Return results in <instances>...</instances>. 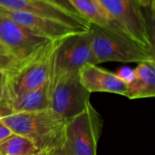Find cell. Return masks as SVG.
<instances>
[{
  "mask_svg": "<svg viewBox=\"0 0 155 155\" xmlns=\"http://www.w3.org/2000/svg\"><path fill=\"white\" fill-rule=\"evenodd\" d=\"M49 154V153H47V152H41V153H37V154L35 155H48Z\"/></svg>",
  "mask_w": 155,
  "mask_h": 155,
  "instance_id": "7402d4cb",
  "label": "cell"
},
{
  "mask_svg": "<svg viewBox=\"0 0 155 155\" xmlns=\"http://www.w3.org/2000/svg\"><path fill=\"white\" fill-rule=\"evenodd\" d=\"M0 7L56 20L80 31H87L92 26L85 19L71 15L45 0H0Z\"/></svg>",
  "mask_w": 155,
  "mask_h": 155,
  "instance_id": "9c48e42d",
  "label": "cell"
},
{
  "mask_svg": "<svg viewBox=\"0 0 155 155\" xmlns=\"http://www.w3.org/2000/svg\"><path fill=\"white\" fill-rule=\"evenodd\" d=\"M0 155H1V154H0Z\"/></svg>",
  "mask_w": 155,
  "mask_h": 155,
  "instance_id": "484cf974",
  "label": "cell"
},
{
  "mask_svg": "<svg viewBox=\"0 0 155 155\" xmlns=\"http://www.w3.org/2000/svg\"><path fill=\"white\" fill-rule=\"evenodd\" d=\"M50 41L0 14V43L20 61L32 56Z\"/></svg>",
  "mask_w": 155,
  "mask_h": 155,
  "instance_id": "ba28073f",
  "label": "cell"
},
{
  "mask_svg": "<svg viewBox=\"0 0 155 155\" xmlns=\"http://www.w3.org/2000/svg\"><path fill=\"white\" fill-rule=\"evenodd\" d=\"M13 134L28 138L41 151L55 153L65 138L68 121L52 109L11 114L1 117Z\"/></svg>",
  "mask_w": 155,
  "mask_h": 155,
  "instance_id": "6da1fadb",
  "label": "cell"
},
{
  "mask_svg": "<svg viewBox=\"0 0 155 155\" xmlns=\"http://www.w3.org/2000/svg\"><path fill=\"white\" fill-rule=\"evenodd\" d=\"M0 118H1V117H0Z\"/></svg>",
  "mask_w": 155,
  "mask_h": 155,
  "instance_id": "d4e9b609",
  "label": "cell"
},
{
  "mask_svg": "<svg viewBox=\"0 0 155 155\" xmlns=\"http://www.w3.org/2000/svg\"><path fill=\"white\" fill-rule=\"evenodd\" d=\"M0 14L27 28L35 35L52 41L64 39L79 32H84L62 22L25 12L7 10L0 7Z\"/></svg>",
  "mask_w": 155,
  "mask_h": 155,
  "instance_id": "30bf717a",
  "label": "cell"
},
{
  "mask_svg": "<svg viewBox=\"0 0 155 155\" xmlns=\"http://www.w3.org/2000/svg\"><path fill=\"white\" fill-rule=\"evenodd\" d=\"M91 33L94 64L155 61L154 52L143 47L112 25L105 27L92 25Z\"/></svg>",
  "mask_w": 155,
  "mask_h": 155,
  "instance_id": "7a4b0ae2",
  "label": "cell"
},
{
  "mask_svg": "<svg viewBox=\"0 0 155 155\" xmlns=\"http://www.w3.org/2000/svg\"><path fill=\"white\" fill-rule=\"evenodd\" d=\"M3 92H4V83H3V75L0 74V99L3 95Z\"/></svg>",
  "mask_w": 155,
  "mask_h": 155,
  "instance_id": "44dd1931",
  "label": "cell"
},
{
  "mask_svg": "<svg viewBox=\"0 0 155 155\" xmlns=\"http://www.w3.org/2000/svg\"><path fill=\"white\" fill-rule=\"evenodd\" d=\"M56 41H50L32 56L21 61L15 70L2 74L4 92L0 100H8L35 89L49 79Z\"/></svg>",
  "mask_w": 155,
  "mask_h": 155,
  "instance_id": "3957f363",
  "label": "cell"
},
{
  "mask_svg": "<svg viewBox=\"0 0 155 155\" xmlns=\"http://www.w3.org/2000/svg\"><path fill=\"white\" fill-rule=\"evenodd\" d=\"M136 1L141 5V7L151 8L153 11V3H154V0H136Z\"/></svg>",
  "mask_w": 155,
  "mask_h": 155,
  "instance_id": "ffe728a7",
  "label": "cell"
},
{
  "mask_svg": "<svg viewBox=\"0 0 155 155\" xmlns=\"http://www.w3.org/2000/svg\"><path fill=\"white\" fill-rule=\"evenodd\" d=\"M48 155H59V154H57L56 153H50Z\"/></svg>",
  "mask_w": 155,
  "mask_h": 155,
  "instance_id": "603a6c76",
  "label": "cell"
},
{
  "mask_svg": "<svg viewBox=\"0 0 155 155\" xmlns=\"http://www.w3.org/2000/svg\"><path fill=\"white\" fill-rule=\"evenodd\" d=\"M82 85L89 93H112L127 96V84L115 73L109 72L97 64H87L78 72Z\"/></svg>",
  "mask_w": 155,
  "mask_h": 155,
  "instance_id": "7c38bea8",
  "label": "cell"
},
{
  "mask_svg": "<svg viewBox=\"0 0 155 155\" xmlns=\"http://www.w3.org/2000/svg\"><path fill=\"white\" fill-rule=\"evenodd\" d=\"M11 134H13V132L0 118V143L8 138Z\"/></svg>",
  "mask_w": 155,
  "mask_h": 155,
  "instance_id": "d6986e66",
  "label": "cell"
},
{
  "mask_svg": "<svg viewBox=\"0 0 155 155\" xmlns=\"http://www.w3.org/2000/svg\"><path fill=\"white\" fill-rule=\"evenodd\" d=\"M41 151L28 138L13 134L0 143L1 155H35Z\"/></svg>",
  "mask_w": 155,
  "mask_h": 155,
  "instance_id": "9a60e30c",
  "label": "cell"
},
{
  "mask_svg": "<svg viewBox=\"0 0 155 155\" xmlns=\"http://www.w3.org/2000/svg\"><path fill=\"white\" fill-rule=\"evenodd\" d=\"M104 121L90 104L77 116L68 121L59 155H97V144L103 132Z\"/></svg>",
  "mask_w": 155,
  "mask_h": 155,
  "instance_id": "5b68a950",
  "label": "cell"
},
{
  "mask_svg": "<svg viewBox=\"0 0 155 155\" xmlns=\"http://www.w3.org/2000/svg\"><path fill=\"white\" fill-rule=\"evenodd\" d=\"M78 14L91 25L96 26H109L110 21L100 7L96 0H69Z\"/></svg>",
  "mask_w": 155,
  "mask_h": 155,
  "instance_id": "5bb4252c",
  "label": "cell"
},
{
  "mask_svg": "<svg viewBox=\"0 0 155 155\" xmlns=\"http://www.w3.org/2000/svg\"><path fill=\"white\" fill-rule=\"evenodd\" d=\"M45 1L55 5L57 7H59L60 9H62V10H64V11H65V12H67V13H69L71 15H74L75 16L83 18L78 14V12L75 10V8L72 5L71 2L69 0H45Z\"/></svg>",
  "mask_w": 155,
  "mask_h": 155,
  "instance_id": "e0dca14e",
  "label": "cell"
},
{
  "mask_svg": "<svg viewBox=\"0 0 155 155\" xmlns=\"http://www.w3.org/2000/svg\"><path fill=\"white\" fill-rule=\"evenodd\" d=\"M21 61L17 59L2 43H0V73L2 74L15 70Z\"/></svg>",
  "mask_w": 155,
  "mask_h": 155,
  "instance_id": "2e32d148",
  "label": "cell"
},
{
  "mask_svg": "<svg viewBox=\"0 0 155 155\" xmlns=\"http://www.w3.org/2000/svg\"><path fill=\"white\" fill-rule=\"evenodd\" d=\"M91 29L79 32L55 42L52 54L51 84L62 76L77 74L87 64H94Z\"/></svg>",
  "mask_w": 155,
  "mask_h": 155,
  "instance_id": "8992f818",
  "label": "cell"
},
{
  "mask_svg": "<svg viewBox=\"0 0 155 155\" xmlns=\"http://www.w3.org/2000/svg\"><path fill=\"white\" fill-rule=\"evenodd\" d=\"M90 96L78 73L64 75L51 84L50 109L69 121L84 112L90 104Z\"/></svg>",
  "mask_w": 155,
  "mask_h": 155,
  "instance_id": "52a82bcc",
  "label": "cell"
},
{
  "mask_svg": "<svg viewBox=\"0 0 155 155\" xmlns=\"http://www.w3.org/2000/svg\"><path fill=\"white\" fill-rule=\"evenodd\" d=\"M51 81L8 100H0V117L11 114L29 113L50 108Z\"/></svg>",
  "mask_w": 155,
  "mask_h": 155,
  "instance_id": "8fae6325",
  "label": "cell"
},
{
  "mask_svg": "<svg viewBox=\"0 0 155 155\" xmlns=\"http://www.w3.org/2000/svg\"><path fill=\"white\" fill-rule=\"evenodd\" d=\"M110 24L125 35L154 52L149 25L136 0H96Z\"/></svg>",
  "mask_w": 155,
  "mask_h": 155,
  "instance_id": "277c9868",
  "label": "cell"
},
{
  "mask_svg": "<svg viewBox=\"0 0 155 155\" xmlns=\"http://www.w3.org/2000/svg\"><path fill=\"white\" fill-rule=\"evenodd\" d=\"M155 96V61L139 63L134 77L127 84V96L131 100Z\"/></svg>",
  "mask_w": 155,
  "mask_h": 155,
  "instance_id": "4fadbf2b",
  "label": "cell"
},
{
  "mask_svg": "<svg viewBox=\"0 0 155 155\" xmlns=\"http://www.w3.org/2000/svg\"><path fill=\"white\" fill-rule=\"evenodd\" d=\"M115 74L119 78L128 84L132 81L134 77V69H131L130 67H122Z\"/></svg>",
  "mask_w": 155,
  "mask_h": 155,
  "instance_id": "ac0fdd59",
  "label": "cell"
},
{
  "mask_svg": "<svg viewBox=\"0 0 155 155\" xmlns=\"http://www.w3.org/2000/svg\"><path fill=\"white\" fill-rule=\"evenodd\" d=\"M0 74H1V73H0Z\"/></svg>",
  "mask_w": 155,
  "mask_h": 155,
  "instance_id": "cb8c5ba5",
  "label": "cell"
}]
</instances>
